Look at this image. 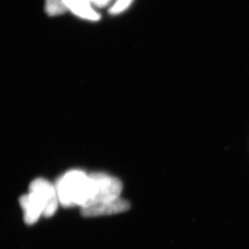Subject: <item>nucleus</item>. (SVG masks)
Listing matches in <instances>:
<instances>
[{"label": "nucleus", "mask_w": 249, "mask_h": 249, "mask_svg": "<svg viewBox=\"0 0 249 249\" xmlns=\"http://www.w3.org/2000/svg\"><path fill=\"white\" fill-rule=\"evenodd\" d=\"M56 190L61 205L64 207L87 206L96 191V182L92 175L81 171H71L59 179Z\"/></svg>", "instance_id": "1"}, {"label": "nucleus", "mask_w": 249, "mask_h": 249, "mask_svg": "<svg viewBox=\"0 0 249 249\" xmlns=\"http://www.w3.org/2000/svg\"><path fill=\"white\" fill-rule=\"evenodd\" d=\"M91 175L96 182V191L91 201L84 207L114 201L121 197L123 183L118 178L104 173H91Z\"/></svg>", "instance_id": "2"}, {"label": "nucleus", "mask_w": 249, "mask_h": 249, "mask_svg": "<svg viewBox=\"0 0 249 249\" xmlns=\"http://www.w3.org/2000/svg\"><path fill=\"white\" fill-rule=\"evenodd\" d=\"M29 191L34 193L40 200L44 207L45 217H51L58 210L59 199L56 187L47 180L39 178L31 183Z\"/></svg>", "instance_id": "3"}, {"label": "nucleus", "mask_w": 249, "mask_h": 249, "mask_svg": "<svg viewBox=\"0 0 249 249\" xmlns=\"http://www.w3.org/2000/svg\"><path fill=\"white\" fill-rule=\"evenodd\" d=\"M130 207L129 201L119 197L114 201L96 204L91 206L81 208L83 216L87 218H93L100 216L112 215L117 213H123L129 210Z\"/></svg>", "instance_id": "4"}, {"label": "nucleus", "mask_w": 249, "mask_h": 249, "mask_svg": "<svg viewBox=\"0 0 249 249\" xmlns=\"http://www.w3.org/2000/svg\"><path fill=\"white\" fill-rule=\"evenodd\" d=\"M19 204L24 210V220L27 225L36 223L41 215H44V207L37 196L29 191V194L19 199Z\"/></svg>", "instance_id": "5"}, {"label": "nucleus", "mask_w": 249, "mask_h": 249, "mask_svg": "<svg viewBox=\"0 0 249 249\" xmlns=\"http://www.w3.org/2000/svg\"><path fill=\"white\" fill-rule=\"evenodd\" d=\"M67 8L73 13L81 17L83 19L89 20H98L101 16L92 7V4L89 0H63Z\"/></svg>", "instance_id": "6"}, {"label": "nucleus", "mask_w": 249, "mask_h": 249, "mask_svg": "<svg viewBox=\"0 0 249 249\" xmlns=\"http://www.w3.org/2000/svg\"><path fill=\"white\" fill-rule=\"evenodd\" d=\"M67 10L63 0H46V11L50 16L63 14Z\"/></svg>", "instance_id": "7"}, {"label": "nucleus", "mask_w": 249, "mask_h": 249, "mask_svg": "<svg viewBox=\"0 0 249 249\" xmlns=\"http://www.w3.org/2000/svg\"><path fill=\"white\" fill-rule=\"evenodd\" d=\"M134 0H117L115 3L111 7L109 12L112 15H118L123 13L131 5Z\"/></svg>", "instance_id": "8"}, {"label": "nucleus", "mask_w": 249, "mask_h": 249, "mask_svg": "<svg viewBox=\"0 0 249 249\" xmlns=\"http://www.w3.org/2000/svg\"><path fill=\"white\" fill-rule=\"evenodd\" d=\"M89 1L91 2V4L96 7H104L109 4L112 0H89Z\"/></svg>", "instance_id": "9"}, {"label": "nucleus", "mask_w": 249, "mask_h": 249, "mask_svg": "<svg viewBox=\"0 0 249 249\" xmlns=\"http://www.w3.org/2000/svg\"></svg>", "instance_id": "10"}]
</instances>
